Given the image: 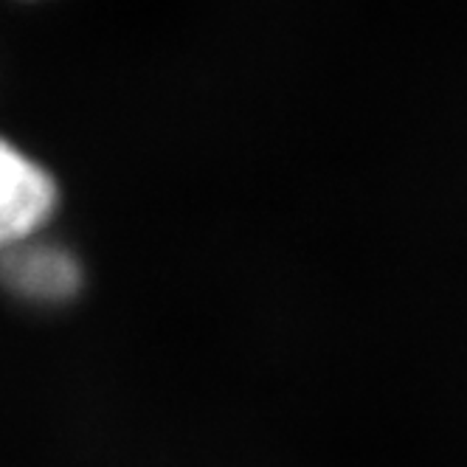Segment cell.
I'll list each match as a JSON object with an SVG mask.
<instances>
[{
  "mask_svg": "<svg viewBox=\"0 0 467 467\" xmlns=\"http://www.w3.org/2000/svg\"><path fill=\"white\" fill-rule=\"evenodd\" d=\"M59 200V183L48 166L0 136V256L43 237Z\"/></svg>",
  "mask_w": 467,
  "mask_h": 467,
  "instance_id": "obj_1",
  "label": "cell"
},
{
  "mask_svg": "<svg viewBox=\"0 0 467 467\" xmlns=\"http://www.w3.org/2000/svg\"><path fill=\"white\" fill-rule=\"evenodd\" d=\"M85 271L79 256L46 234L6 256H0V285L31 307H62L74 302L82 290Z\"/></svg>",
  "mask_w": 467,
  "mask_h": 467,
  "instance_id": "obj_2",
  "label": "cell"
}]
</instances>
